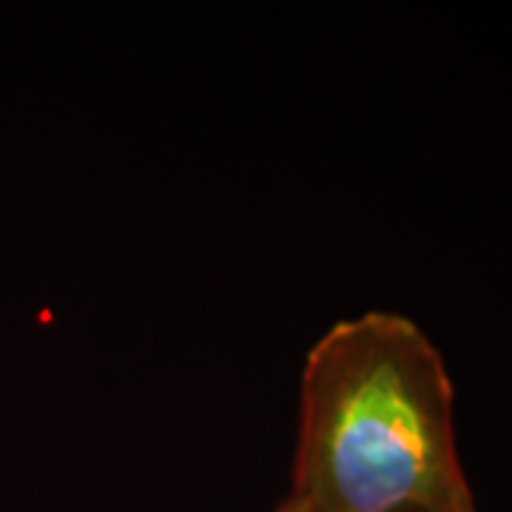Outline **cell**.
Returning a JSON list of instances; mask_svg holds the SVG:
<instances>
[{"instance_id":"1","label":"cell","mask_w":512,"mask_h":512,"mask_svg":"<svg viewBox=\"0 0 512 512\" xmlns=\"http://www.w3.org/2000/svg\"><path fill=\"white\" fill-rule=\"evenodd\" d=\"M291 498L308 512H453L473 501L453 384L410 319H342L308 350Z\"/></svg>"},{"instance_id":"2","label":"cell","mask_w":512,"mask_h":512,"mask_svg":"<svg viewBox=\"0 0 512 512\" xmlns=\"http://www.w3.org/2000/svg\"><path fill=\"white\" fill-rule=\"evenodd\" d=\"M274 512H308V510H305V507H302L296 498H291V495H288V498H285V501H282V504H279Z\"/></svg>"},{"instance_id":"3","label":"cell","mask_w":512,"mask_h":512,"mask_svg":"<svg viewBox=\"0 0 512 512\" xmlns=\"http://www.w3.org/2000/svg\"><path fill=\"white\" fill-rule=\"evenodd\" d=\"M453 512H478L476 501H470V504H464V507H458V510H453Z\"/></svg>"},{"instance_id":"4","label":"cell","mask_w":512,"mask_h":512,"mask_svg":"<svg viewBox=\"0 0 512 512\" xmlns=\"http://www.w3.org/2000/svg\"><path fill=\"white\" fill-rule=\"evenodd\" d=\"M410 512H419V510H410Z\"/></svg>"}]
</instances>
